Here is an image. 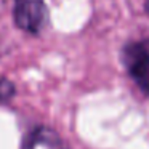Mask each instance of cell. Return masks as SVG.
Returning a JSON list of instances; mask_svg holds the SVG:
<instances>
[{
  "label": "cell",
  "mask_w": 149,
  "mask_h": 149,
  "mask_svg": "<svg viewBox=\"0 0 149 149\" xmlns=\"http://www.w3.org/2000/svg\"><path fill=\"white\" fill-rule=\"evenodd\" d=\"M122 63L139 90L149 96V48L146 43H127L122 50Z\"/></svg>",
  "instance_id": "cell-1"
},
{
  "label": "cell",
  "mask_w": 149,
  "mask_h": 149,
  "mask_svg": "<svg viewBox=\"0 0 149 149\" xmlns=\"http://www.w3.org/2000/svg\"><path fill=\"white\" fill-rule=\"evenodd\" d=\"M13 19L21 31L37 36L48 23V8L43 0H15Z\"/></svg>",
  "instance_id": "cell-2"
},
{
  "label": "cell",
  "mask_w": 149,
  "mask_h": 149,
  "mask_svg": "<svg viewBox=\"0 0 149 149\" xmlns=\"http://www.w3.org/2000/svg\"><path fill=\"white\" fill-rule=\"evenodd\" d=\"M23 149H68L63 138L53 128L39 125L27 133Z\"/></svg>",
  "instance_id": "cell-3"
},
{
  "label": "cell",
  "mask_w": 149,
  "mask_h": 149,
  "mask_svg": "<svg viewBox=\"0 0 149 149\" xmlns=\"http://www.w3.org/2000/svg\"><path fill=\"white\" fill-rule=\"evenodd\" d=\"M16 90H15V85L8 80L7 77L0 75V103L3 101H10L15 96Z\"/></svg>",
  "instance_id": "cell-4"
},
{
  "label": "cell",
  "mask_w": 149,
  "mask_h": 149,
  "mask_svg": "<svg viewBox=\"0 0 149 149\" xmlns=\"http://www.w3.org/2000/svg\"><path fill=\"white\" fill-rule=\"evenodd\" d=\"M144 10H146V13L149 15V0H146V3H144Z\"/></svg>",
  "instance_id": "cell-5"
}]
</instances>
